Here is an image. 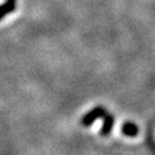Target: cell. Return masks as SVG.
<instances>
[{
  "label": "cell",
  "instance_id": "1",
  "mask_svg": "<svg viewBox=\"0 0 155 155\" xmlns=\"http://www.w3.org/2000/svg\"><path fill=\"white\" fill-rule=\"evenodd\" d=\"M15 9V0H8L4 6L0 7V18L5 16L8 12H12Z\"/></svg>",
  "mask_w": 155,
  "mask_h": 155
}]
</instances>
